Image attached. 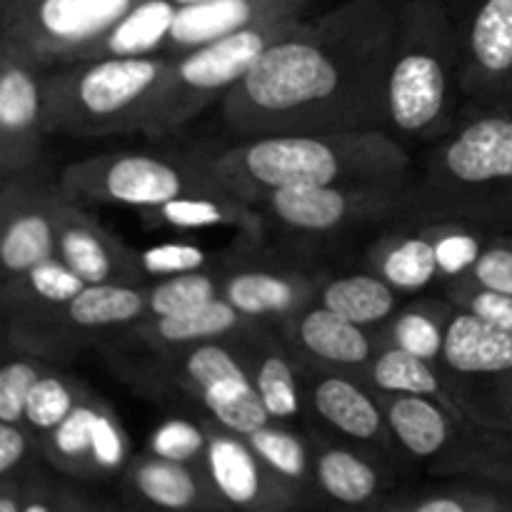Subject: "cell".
<instances>
[{
	"label": "cell",
	"instance_id": "obj_42",
	"mask_svg": "<svg viewBox=\"0 0 512 512\" xmlns=\"http://www.w3.org/2000/svg\"><path fill=\"white\" fill-rule=\"evenodd\" d=\"M43 365L30 358H10L0 368V423H23L25 403Z\"/></svg>",
	"mask_w": 512,
	"mask_h": 512
},
{
	"label": "cell",
	"instance_id": "obj_45",
	"mask_svg": "<svg viewBox=\"0 0 512 512\" xmlns=\"http://www.w3.org/2000/svg\"><path fill=\"white\" fill-rule=\"evenodd\" d=\"M35 458H43V450L30 430L23 423H0V478L33 470Z\"/></svg>",
	"mask_w": 512,
	"mask_h": 512
},
{
	"label": "cell",
	"instance_id": "obj_8",
	"mask_svg": "<svg viewBox=\"0 0 512 512\" xmlns=\"http://www.w3.org/2000/svg\"><path fill=\"white\" fill-rule=\"evenodd\" d=\"M75 200L150 210L173 198L225 190L198 158L110 153L70 163L58 180ZM230 193V190H228Z\"/></svg>",
	"mask_w": 512,
	"mask_h": 512
},
{
	"label": "cell",
	"instance_id": "obj_46",
	"mask_svg": "<svg viewBox=\"0 0 512 512\" xmlns=\"http://www.w3.org/2000/svg\"><path fill=\"white\" fill-rule=\"evenodd\" d=\"M470 278L485 288L512 295V235H493L485 253L470 270Z\"/></svg>",
	"mask_w": 512,
	"mask_h": 512
},
{
	"label": "cell",
	"instance_id": "obj_13",
	"mask_svg": "<svg viewBox=\"0 0 512 512\" xmlns=\"http://www.w3.org/2000/svg\"><path fill=\"white\" fill-rule=\"evenodd\" d=\"M395 445L435 473H465L488 430L423 395H380Z\"/></svg>",
	"mask_w": 512,
	"mask_h": 512
},
{
	"label": "cell",
	"instance_id": "obj_44",
	"mask_svg": "<svg viewBox=\"0 0 512 512\" xmlns=\"http://www.w3.org/2000/svg\"><path fill=\"white\" fill-rule=\"evenodd\" d=\"M208 263V253L193 243H160L140 250V265L145 275H155V278L208 268Z\"/></svg>",
	"mask_w": 512,
	"mask_h": 512
},
{
	"label": "cell",
	"instance_id": "obj_32",
	"mask_svg": "<svg viewBox=\"0 0 512 512\" xmlns=\"http://www.w3.org/2000/svg\"><path fill=\"white\" fill-rule=\"evenodd\" d=\"M453 313L455 305L448 298L415 300V303L395 310L393 318L380 325L378 333L380 340H383V348L393 345V348H400L405 353H413L438 365Z\"/></svg>",
	"mask_w": 512,
	"mask_h": 512
},
{
	"label": "cell",
	"instance_id": "obj_19",
	"mask_svg": "<svg viewBox=\"0 0 512 512\" xmlns=\"http://www.w3.org/2000/svg\"><path fill=\"white\" fill-rule=\"evenodd\" d=\"M285 340L308 368L338 370L363 378L370 360L383 350L380 333L343 318L323 303H310L283 323Z\"/></svg>",
	"mask_w": 512,
	"mask_h": 512
},
{
	"label": "cell",
	"instance_id": "obj_36",
	"mask_svg": "<svg viewBox=\"0 0 512 512\" xmlns=\"http://www.w3.org/2000/svg\"><path fill=\"white\" fill-rule=\"evenodd\" d=\"M85 285L70 265L50 255L25 273L3 280V305H65Z\"/></svg>",
	"mask_w": 512,
	"mask_h": 512
},
{
	"label": "cell",
	"instance_id": "obj_7",
	"mask_svg": "<svg viewBox=\"0 0 512 512\" xmlns=\"http://www.w3.org/2000/svg\"><path fill=\"white\" fill-rule=\"evenodd\" d=\"M438 370L460 413L495 433H512V333L455 308Z\"/></svg>",
	"mask_w": 512,
	"mask_h": 512
},
{
	"label": "cell",
	"instance_id": "obj_38",
	"mask_svg": "<svg viewBox=\"0 0 512 512\" xmlns=\"http://www.w3.org/2000/svg\"><path fill=\"white\" fill-rule=\"evenodd\" d=\"M225 275H228V270L200 268L160 278L153 288H148L150 318L185 313V310L200 308V305L223 298Z\"/></svg>",
	"mask_w": 512,
	"mask_h": 512
},
{
	"label": "cell",
	"instance_id": "obj_25",
	"mask_svg": "<svg viewBox=\"0 0 512 512\" xmlns=\"http://www.w3.org/2000/svg\"><path fill=\"white\" fill-rule=\"evenodd\" d=\"M260 325L265 323L245 318L235 305H230L225 298H218L200 308L185 310V313L143 320V323L133 325V333L153 350H173L213 343V340H240L255 333Z\"/></svg>",
	"mask_w": 512,
	"mask_h": 512
},
{
	"label": "cell",
	"instance_id": "obj_4",
	"mask_svg": "<svg viewBox=\"0 0 512 512\" xmlns=\"http://www.w3.org/2000/svg\"><path fill=\"white\" fill-rule=\"evenodd\" d=\"M460 45L445 0H403L388 75V130L438 140L458 123Z\"/></svg>",
	"mask_w": 512,
	"mask_h": 512
},
{
	"label": "cell",
	"instance_id": "obj_10",
	"mask_svg": "<svg viewBox=\"0 0 512 512\" xmlns=\"http://www.w3.org/2000/svg\"><path fill=\"white\" fill-rule=\"evenodd\" d=\"M153 353L163 360V373L225 428L248 435L270 423L235 340H213Z\"/></svg>",
	"mask_w": 512,
	"mask_h": 512
},
{
	"label": "cell",
	"instance_id": "obj_11",
	"mask_svg": "<svg viewBox=\"0 0 512 512\" xmlns=\"http://www.w3.org/2000/svg\"><path fill=\"white\" fill-rule=\"evenodd\" d=\"M275 223L303 238L343 235L358 225L388 215L410 213L408 188H358V185H300L280 188L263 200Z\"/></svg>",
	"mask_w": 512,
	"mask_h": 512
},
{
	"label": "cell",
	"instance_id": "obj_18",
	"mask_svg": "<svg viewBox=\"0 0 512 512\" xmlns=\"http://www.w3.org/2000/svg\"><path fill=\"white\" fill-rule=\"evenodd\" d=\"M55 255L75 270L85 283L143 285L145 270L140 250L115 238L100 220L80 208V200L63 190L55 225Z\"/></svg>",
	"mask_w": 512,
	"mask_h": 512
},
{
	"label": "cell",
	"instance_id": "obj_21",
	"mask_svg": "<svg viewBox=\"0 0 512 512\" xmlns=\"http://www.w3.org/2000/svg\"><path fill=\"white\" fill-rule=\"evenodd\" d=\"M125 495L133 505L155 510H223L228 508L215 490L205 465L178 463L145 453L130 460L123 478Z\"/></svg>",
	"mask_w": 512,
	"mask_h": 512
},
{
	"label": "cell",
	"instance_id": "obj_41",
	"mask_svg": "<svg viewBox=\"0 0 512 512\" xmlns=\"http://www.w3.org/2000/svg\"><path fill=\"white\" fill-rule=\"evenodd\" d=\"M445 298H448L455 308L465 310V313H473L475 318L485 320V323L495 325V328L510 330L512 333L510 293L485 288V285L475 283L470 275H463V278L445 280Z\"/></svg>",
	"mask_w": 512,
	"mask_h": 512
},
{
	"label": "cell",
	"instance_id": "obj_6",
	"mask_svg": "<svg viewBox=\"0 0 512 512\" xmlns=\"http://www.w3.org/2000/svg\"><path fill=\"white\" fill-rule=\"evenodd\" d=\"M298 20L280 18L273 23L255 25L170 58L168 73L145 115L143 135L160 138V135L178 133L210 103H220L253 68L255 60Z\"/></svg>",
	"mask_w": 512,
	"mask_h": 512
},
{
	"label": "cell",
	"instance_id": "obj_47",
	"mask_svg": "<svg viewBox=\"0 0 512 512\" xmlns=\"http://www.w3.org/2000/svg\"><path fill=\"white\" fill-rule=\"evenodd\" d=\"M173 3H175V5H178V8H180V5H190V3H200V0H173Z\"/></svg>",
	"mask_w": 512,
	"mask_h": 512
},
{
	"label": "cell",
	"instance_id": "obj_33",
	"mask_svg": "<svg viewBox=\"0 0 512 512\" xmlns=\"http://www.w3.org/2000/svg\"><path fill=\"white\" fill-rule=\"evenodd\" d=\"M100 398L85 393L73 413L43 440L45 463L73 478H95V413Z\"/></svg>",
	"mask_w": 512,
	"mask_h": 512
},
{
	"label": "cell",
	"instance_id": "obj_30",
	"mask_svg": "<svg viewBox=\"0 0 512 512\" xmlns=\"http://www.w3.org/2000/svg\"><path fill=\"white\" fill-rule=\"evenodd\" d=\"M363 380L378 395H423V398L438 400L448 410L463 415L458 405L453 403V398H450L448 385H445L438 365L425 358H418L413 353H405L400 348H393V345H385L370 360V365L363 373Z\"/></svg>",
	"mask_w": 512,
	"mask_h": 512
},
{
	"label": "cell",
	"instance_id": "obj_1",
	"mask_svg": "<svg viewBox=\"0 0 512 512\" xmlns=\"http://www.w3.org/2000/svg\"><path fill=\"white\" fill-rule=\"evenodd\" d=\"M400 10L403 0H348L300 18L220 100L223 123L238 138L388 130Z\"/></svg>",
	"mask_w": 512,
	"mask_h": 512
},
{
	"label": "cell",
	"instance_id": "obj_9",
	"mask_svg": "<svg viewBox=\"0 0 512 512\" xmlns=\"http://www.w3.org/2000/svg\"><path fill=\"white\" fill-rule=\"evenodd\" d=\"M140 0H0V43L45 68L73 63Z\"/></svg>",
	"mask_w": 512,
	"mask_h": 512
},
{
	"label": "cell",
	"instance_id": "obj_16",
	"mask_svg": "<svg viewBox=\"0 0 512 512\" xmlns=\"http://www.w3.org/2000/svg\"><path fill=\"white\" fill-rule=\"evenodd\" d=\"M63 188L33 170L8 175L0 185V268L3 280L55 255V225Z\"/></svg>",
	"mask_w": 512,
	"mask_h": 512
},
{
	"label": "cell",
	"instance_id": "obj_3",
	"mask_svg": "<svg viewBox=\"0 0 512 512\" xmlns=\"http://www.w3.org/2000/svg\"><path fill=\"white\" fill-rule=\"evenodd\" d=\"M408 203L440 220L512 223V98L480 103L438 138Z\"/></svg>",
	"mask_w": 512,
	"mask_h": 512
},
{
	"label": "cell",
	"instance_id": "obj_24",
	"mask_svg": "<svg viewBox=\"0 0 512 512\" xmlns=\"http://www.w3.org/2000/svg\"><path fill=\"white\" fill-rule=\"evenodd\" d=\"M313 445L315 490L333 503L350 508H368L385 488V470L380 460L350 443L310 438Z\"/></svg>",
	"mask_w": 512,
	"mask_h": 512
},
{
	"label": "cell",
	"instance_id": "obj_23",
	"mask_svg": "<svg viewBox=\"0 0 512 512\" xmlns=\"http://www.w3.org/2000/svg\"><path fill=\"white\" fill-rule=\"evenodd\" d=\"M223 298L255 323H288L318 300V285L298 270L238 268L225 275Z\"/></svg>",
	"mask_w": 512,
	"mask_h": 512
},
{
	"label": "cell",
	"instance_id": "obj_15",
	"mask_svg": "<svg viewBox=\"0 0 512 512\" xmlns=\"http://www.w3.org/2000/svg\"><path fill=\"white\" fill-rule=\"evenodd\" d=\"M303 375L308 410L325 428L380 463L393 458L398 445L390 433L383 400L363 378L308 365H303Z\"/></svg>",
	"mask_w": 512,
	"mask_h": 512
},
{
	"label": "cell",
	"instance_id": "obj_39",
	"mask_svg": "<svg viewBox=\"0 0 512 512\" xmlns=\"http://www.w3.org/2000/svg\"><path fill=\"white\" fill-rule=\"evenodd\" d=\"M433 235L435 253H438L440 278L455 280L470 275L480 255L485 253L493 235H488V225L470 223V220H440L428 225Z\"/></svg>",
	"mask_w": 512,
	"mask_h": 512
},
{
	"label": "cell",
	"instance_id": "obj_27",
	"mask_svg": "<svg viewBox=\"0 0 512 512\" xmlns=\"http://www.w3.org/2000/svg\"><path fill=\"white\" fill-rule=\"evenodd\" d=\"M175 13L178 5L173 0H140L128 13L120 15L100 38H95L78 55V60L165 55Z\"/></svg>",
	"mask_w": 512,
	"mask_h": 512
},
{
	"label": "cell",
	"instance_id": "obj_34",
	"mask_svg": "<svg viewBox=\"0 0 512 512\" xmlns=\"http://www.w3.org/2000/svg\"><path fill=\"white\" fill-rule=\"evenodd\" d=\"M248 443L253 445L255 453L265 460L273 473L288 480L290 485L300 490V493L310 495L315 490L313 480V445L310 438L300 435L298 430L290 428L288 423H265L263 428L253 430L245 435Z\"/></svg>",
	"mask_w": 512,
	"mask_h": 512
},
{
	"label": "cell",
	"instance_id": "obj_17",
	"mask_svg": "<svg viewBox=\"0 0 512 512\" xmlns=\"http://www.w3.org/2000/svg\"><path fill=\"white\" fill-rule=\"evenodd\" d=\"M205 470L228 508L293 510L305 505V493L265 465L248 438L208 418Z\"/></svg>",
	"mask_w": 512,
	"mask_h": 512
},
{
	"label": "cell",
	"instance_id": "obj_20",
	"mask_svg": "<svg viewBox=\"0 0 512 512\" xmlns=\"http://www.w3.org/2000/svg\"><path fill=\"white\" fill-rule=\"evenodd\" d=\"M305 5L308 0H200V3L180 5L165 55L175 58L255 25L273 23L280 18H300Z\"/></svg>",
	"mask_w": 512,
	"mask_h": 512
},
{
	"label": "cell",
	"instance_id": "obj_40",
	"mask_svg": "<svg viewBox=\"0 0 512 512\" xmlns=\"http://www.w3.org/2000/svg\"><path fill=\"white\" fill-rule=\"evenodd\" d=\"M148 453L178 463L205 465L208 453V425L188 418H165L148 440Z\"/></svg>",
	"mask_w": 512,
	"mask_h": 512
},
{
	"label": "cell",
	"instance_id": "obj_22",
	"mask_svg": "<svg viewBox=\"0 0 512 512\" xmlns=\"http://www.w3.org/2000/svg\"><path fill=\"white\" fill-rule=\"evenodd\" d=\"M235 343L248 363L250 378H253L255 390H258L270 420L290 425L303 418L305 408H308L303 363L288 345V340L280 343L273 333H265L260 325L255 333L245 335Z\"/></svg>",
	"mask_w": 512,
	"mask_h": 512
},
{
	"label": "cell",
	"instance_id": "obj_29",
	"mask_svg": "<svg viewBox=\"0 0 512 512\" xmlns=\"http://www.w3.org/2000/svg\"><path fill=\"white\" fill-rule=\"evenodd\" d=\"M368 265L373 273L388 280L398 293H420L440 278L438 253H435L430 228L378 240L370 248Z\"/></svg>",
	"mask_w": 512,
	"mask_h": 512
},
{
	"label": "cell",
	"instance_id": "obj_26",
	"mask_svg": "<svg viewBox=\"0 0 512 512\" xmlns=\"http://www.w3.org/2000/svg\"><path fill=\"white\" fill-rule=\"evenodd\" d=\"M145 220L168 225L175 230H203V228H233L243 233L245 240L255 243L263 235V215L255 205L245 203L228 190L215 193H193L173 198L158 208L143 210Z\"/></svg>",
	"mask_w": 512,
	"mask_h": 512
},
{
	"label": "cell",
	"instance_id": "obj_35",
	"mask_svg": "<svg viewBox=\"0 0 512 512\" xmlns=\"http://www.w3.org/2000/svg\"><path fill=\"white\" fill-rule=\"evenodd\" d=\"M378 508L408 512H510L512 495L488 480L470 478V483L423 490L413 498L380 503Z\"/></svg>",
	"mask_w": 512,
	"mask_h": 512
},
{
	"label": "cell",
	"instance_id": "obj_31",
	"mask_svg": "<svg viewBox=\"0 0 512 512\" xmlns=\"http://www.w3.org/2000/svg\"><path fill=\"white\" fill-rule=\"evenodd\" d=\"M318 303L365 328L378 330L395 315L400 293L378 273H353L333 278L318 288Z\"/></svg>",
	"mask_w": 512,
	"mask_h": 512
},
{
	"label": "cell",
	"instance_id": "obj_14",
	"mask_svg": "<svg viewBox=\"0 0 512 512\" xmlns=\"http://www.w3.org/2000/svg\"><path fill=\"white\" fill-rule=\"evenodd\" d=\"M48 68L10 43H0V178L33 170L45 130Z\"/></svg>",
	"mask_w": 512,
	"mask_h": 512
},
{
	"label": "cell",
	"instance_id": "obj_28",
	"mask_svg": "<svg viewBox=\"0 0 512 512\" xmlns=\"http://www.w3.org/2000/svg\"><path fill=\"white\" fill-rule=\"evenodd\" d=\"M63 313L75 333L88 340L90 335L148 320V288L128 283H88L70 303L63 305Z\"/></svg>",
	"mask_w": 512,
	"mask_h": 512
},
{
	"label": "cell",
	"instance_id": "obj_12",
	"mask_svg": "<svg viewBox=\"0 0 512 512\" xmlns=\"http://www.w3.org/2000/svg\"><path fill=\"white\" fill-rule=\"evenodd\" d=\"M460 45L463 95L512 98V0H445Z\"/></svg>",
	"mask_w": 512,
	"mask_h": 512
},
{
	"label": "cell",
	"instance_id": "obj_5",
	"mask_svg": "<svg viewBox=\"0 0 512 512\" xmlns=\"http://www.w3.org/2000/svg\"><path fill=\"white\" fill-rule=\"evenodd\" d=\"M168 68V55L75 60L48 68L45 130L75 138L143 133Z\"/></svg>",
	"mask_w": 512,
	"mask_h": 512
},
{
	"label": "cell",
	"instance_id": "obj_37",
	"mask_svg": "<svg viewBox=\"0 0 512 512\" xmlns=\"http://www.w3.org/2000/svg\"><path fill=\"white\" fill-rule=\"evenodd\" d=\"M85 393H88V388L78 380L68 378L58 370L43 368L33 390H30L23 418V425L38 440V445H43V440L73 413V408L83 400Z\"/></svg>",
	"mask_w": 512,
	"mask_h": 512
},
{
	"label": "cell",
	"instance_id": "obj_43",
	"mask_svg": "<svg viewBox=\"0 0 512 512\" xmlns=\"http://www.w3.org/2000/svg\"><path fill=\"white\" fill-rule=\"evenodd\" d=\"M463 475L488 480L512 495V433L488 430Z\"/></svg>",
	"mask_w": 512,
	"mask_h": 512
},
{
	"label": "cell",
	"instance_id": "obj_2",
	"mask_svg": "<svg viewBox=\"0 0 512 512\" xmlns=\"http://www.w3.org/2000/svg\"><path fill=\"white\" fill-rule=\"evenodd\" d=\"M225 190L250 205L300 185L405 188L410 158L388 130L275 133L240 138L233 148L195 155Z\"/></svg>",
	"mask_w": 512,
	"mask_h": 512
}]
</instances>
